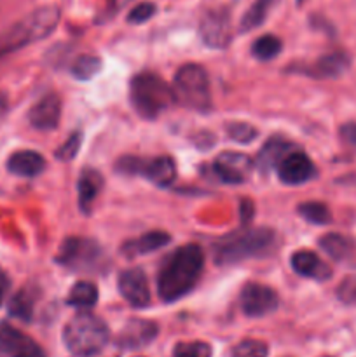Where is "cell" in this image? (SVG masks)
<instances>
[{
    "instance_id": "cell-3",
    "label": "cell",
    "mask_w": 356,
    "mask_h": 357,
    "mask_svg": "<svg viewBox=\"0 0 356 357\" xmlns=\"http://www.w3.org/2000/svg\"><path fill=\"white\" fill-rule=\"evenodd\" d=\"M59 23V9L56 6H44L35 9L10 24L6 31L0 33V56L16 52L34 42L42 40L56 30Z\"/></svg>"
},
{
    "instance_id": "cell-18",
    "label": "cell",
    "mask_w": 356,
    "mask_h": 357,
    "mask_svg": "<svg viewBox=\"0 0 356 357\" xmlns=\"http://www.w3.org/2000/svg\"><path fill=\"white\" fill-rule=\"evenodd\" d=\"M45 159L38 152L34 150H20L14 152L7 159V169L9 173L16 174L21 178H34L44 171Z\"/></svg>"
},
{
    "instance_id": "cell-10",
    "label": "cell",
    "mask_w": 356,
    "mask_h": 357,
    "mask_svg": "<svg viewBox=\"0 0 356 357\" xmlns=\"http://www.w3.org/2000/svg\"><path fill=\"white\" fill-rule=\"evenodd\" d=\"M199 33L208 47L223 49L232 38V24L225 9H213L205 13L199 23Z\"/></svg>"
},
{
    "instance_id": "cell-7",
    "label": "cell",
    "mask_w": 356,
    "mask_h": 357,
    "mask_svg": "<svg viewBox=\"0 0 356 357\" xmlns=\"http://www.w3.org/2000/svg\"><path fill=\"white\" fill-rule=\"evenodd\" d=\"M115 171L128 176H143L157 187H170L177 178L175 160L168 155L152 157V159L135 155L122 157L115 164Z\"/></svg>"
},
{
    "instance_id": "cell-29",
    "label": "cell",
    "mask_w": 356,
    "mask_h": 357,
    "mask_svg": "<svg viewBox=\"0 0 356 357\" xmlns=\"http://www.w3.org/2000/svg\"><path fill=\"white\" fill-rule=\"evenodd\" d=\"M101 70V59L93 54H82L73 61L72 75L79 80H89Z\"/></svg>"
},
{
    "instance_id": "cell-15",
    "label": "cell",
    "mask_w": 356,
    "mask_h": 357,
    "mask_svg": "<svg viewBox=\"0 0 356 357\" xmlns=\"http://www.w3.org/2000/svg\"><path fill=\"white\" fill-rule=\"evenodd\" d=\"M61 117V100L58 94L49 93L42 96L28 112V122L31 128L38 131H51L56 129Z\"/></svg>"
},
{
    "instance_id": "cell-37",
    "label": "cell",
    "mask_w": 356,
    "mask_h": 357,
    "mask_svg": "<svg viewBox=\"0 0 356 357\" xmlns=\"http://www.w3.org/2000/svg\"><path fill=\"white\" fill-rule=\"evenodd\" d=\"M9 286H10L9 278H7L6 272L0 271V305H2L3 296H6V293H7V289H9Z\"/></svg>"
},
{
    "instance_id": "cell-27",
    "label": "cell",
    "mask_w": 356,
    "mask_h": 357,
    "mask_svg": "<svg viewBox=\"0 0 356 357\" xmlns=\"http://www.w3.org/2000/svg\"><path fill=\"white\" fill-rule=\"evenodd\" d=\"M281 40L274 35H262L251 44V54L260 61H269L281 52Z\"/></svg>"
},
{
    "instance_id": "cell-28",
    "label": "cell",
    "mask_w": 356,
    "mask_h": 357,
    "mask_svg": "<svg viewBox=\"0 0 356 357\" xmlns=\"http://www.w3.org/2000/svg\"><path fill=\"white\" fill-rule=\"evenodd\" d=\"M9 314L16 319L30 321L34 316V298L27 289H21L10 298L9 302Z\"/></svg>"
},
{
    "instance_id": "cell-39",
    "label": "cell",
    "mask_w": 356,
    "mask_h": 357,
    "mask_svg": "<svg viewBox=\"0 0 356 357\" xmlns=\"http://www.w3.org/2000/svg\"><path fill=\"white\" fill-rule=\"evenodd\" d=\"M299 2H304V0H299Z\"/></svg>"
},
{
    "instance_id": "cell-33",
    "label": "cell",
    "mask_w": 356,
    "mask_h": 357,
    "mask_svg": "<svg viewBox=\"0 0 356 357\" xmlns=\"http://www.w3.org/2000/svg\"><path fill=\"white\" fill-rule=\"evenodd\" d=\"M80 145H82V135L80 132H72L70 138L56 150V159L59 160H72L75 159V155L79 153Z\"/></svg>"
},
{
    "instance_id": "cell-11",
    "label": "cell",
    "mask_w": 356,
    "mask_h": 357,
    "mask_svg": "<svg viewBox=\"0 0 356 357\" xmlns=\"http://www.w3.org/2000/svg\"><path fill=\"white\" fill-rule=\"evenodd\" d=\"M253 160L239 152H223L213 162V173L222 183L239 185L250 178Z\"/></svg>"
},
{
    "instance_id": "cell-14",
    "label": "cell",
    "mask_w": 356,
    "mask_h": 357,
    "mask_svg": "<svg viewBox=\"0 0 356 357\" xmlns=\"http://www.w3.org/2000/svg\"><path fill=\"white\" fill-rule=\"evenodd\" d=\"M117 288L122 298L136 309H143L150 303L149 282L142 268H128L121 272L117 279Z\"/></svg>"
},
{
    "instance_id": "cell-34",
    "label": "cell",
    "mask_w": 356,
    "mask_h": 357,
    "mask_svg": "<svg viewBox=\"0 0 356 357\" xmlns=\"http://www.w3.org/2000/svg\"><path fill=\"white\" fill-rule=\"evenodd\" d=\"M337 296L346 305H356V274L342 279L337 288Z\"/></svg>"
},
{
    "instance_id": "cell-13",
    "label": "cell",
    "mask_w": 356,
    "mask_h": 357,
    "mask_svg": "<svg viewBox=\"0 0 356 357\" xmlns=\"http://www.w3.org/2000/svg\"><path fill=\"white\" fill-rule=\"evenodd\" d=\"M0 351L9 357H47L34 338L7 323H0Z\"/></svg>"
},
{
    "instance_id": "cell-38",
    "label": "cell",
    "mask_w": 356,
    "mask_h": 357,
    "mask_svg": "<svg viewBox=\"0 0 356 357\" xmlns=\"http://www.w3.org/2000/svg\"><path fill=\"white\" fill-rule=\"evenodd\" d=\"M7 110H9V100H7L6 94L0 93V119L7 114Z\"/></svg>"
},
{
    "instance_id": "cell-36",
    "label": "cell",
    "mask_w": 356,
    "mask_h": 357,
    "mask_svg": "<svg viewBox=\"0 0 356 357\" xmlns=\"http://www.w3.org/2000/svg\"><path fill=\"white\" fill-rule=\"evenodd\" d=\"M341 136L348 145L355 146L356 149V122H349L341 128Z\"/></svg>"
},
{
    "instance_id": "cell-6",
    "label": "cell",
    "mask_w": 356,
    "mask_h": 357,
    "mask_svg": "<svg viewBox=\"0 0 356 357\" xmlns=\"http://www.w3.org/2000/svg\"><path fill=\"white\" fill-rule=\"evenodd\" d=\"M175 98L184 107L195 112H208L212 108V91H209L208 73L199 65H184L175 73Z\"/></svg>"
},
{
    "instance_id": "cell-19",
    "label": "cell",
    "mask_w": 356,
    "mask_h": 357,
    "mask_svg": "<svg viewBox=\"0 0 356 357\" xmlns=\"http://www.w3.org/2000/svg\"><path fill=\"white\" fill-rule=\"evenodd\" d=\"M171 241V237L166 232L161 230H152V232H145L143 236L136 237V239L128 241L122 244V253L128 258L142 257V255L152 253V251L159 250V248L166 246Z\"/></svg>"
},
{
    "instance_id": "cell-12",
    "label": "cell",
    "mask_w": 356,
    "mask_h": 357,
    "mask_svg": "<svg viewBox=\"0 0 356 357\" xmlns=\"http://www.w3.org/2000/svg\"><path fill=\"white\" fill-rule=\"evenodd\" d=\"M278 178L286 185H302L313 180L316 176V167L313 160L299 150H292L281 159V162L276 166Z\"/></svg>"
},
{
    "instance_id": "cell-8",
    "label": "cell",
    "mask_w": 356,
    "mask_h": 357,
    "mask_svg": "<svg viewBox=\"0 0 356 357\" xmlns=\"http://www.w3.org/2000/svg\"><path fill=\"white\" fill-rule=\"evenodd\" d=\"M56 261L73 271H94L101 264V250L91 239L68 237L59 246Z\"/></svg>"
},
{
    "instance_id": "cell-2",
    "label": "cell",
    "mask_w": 356,
    "mask_h": 357,
    "mask_svg": "<svg viewBox=\"0 0 356 357\" xmlns=\"http://www.w3.org/2000/svg\"><path fill=\"white\" fill-rule=\"evenodd\" d=\"M279 237L272 229L258 227L244 232L230 234L213 248V257L220 265L239 264L251 258H267L278 251Z\"/></svg>"
},
{
    "instance_id": "cell-5",
    "label": "cell",
    "mask_w": 356,
    "mask_h": 357,
    "mask_svg": "<svg viewBox=\"0 0 356 357\" xmlns=\"http://www.w3.org/2000/svg\"><path fill=\"white\" fill-rule=\"evenodd\" d=\"M110 331L103 319L89 312H80L68 321L63 330V342L75 357L100 354L108 344Z\"/></svg>"
},
{
    "instance_id": "cell-32",
    "label": "cell",
    "mask_w": 356,
    "mask_h": 357,
    "mask_svg": "<svg viewBox=\"0 0 356 357\" xmlns=\"http://www.w3.org/2000/svg\"><path fill=\"white\" fill-rule=\"evenodd\" d=\"M175 357H212V347L205 342H185L175 347Z\"/></svg>"
},
{
    "instance_id": "cell-26",
    "label": "cell",
    "mask_w": 356,
    "mask_h": 357,
    "mask_svg": "<svg viewBox=\"0 0 356 357\" xmlns=\"http://www.w3.org/2000/svg\"><path fill=\"white\" fill-rule=\"evenodd\" d=\"M299 215L302 216L306 222L314 223V225H327L332 222V213L327 204L316 201L302 202L299 204Z\"/></svg>"
},
{
    "instance_id": "cell-23",
    "label": "cell",
    "mask_w": 356,
    "mask_h": 357,
    "mask_svg": "<svg viewBox=\"0 0 356 357\" xmlns=\"http://www.w3.org/2000/svg\"><path fill=\"white\" fill-rule=\"evenodd\" d=\"M98 302V288L96 284L89 281H79L72 286L68 293L66 303L79 309H89Z\"/></svg>"
},
{
    "instance_id": "cell-25",
    "label": "cell",
    "mask_w": 356,
    "mask_h": 357,
    "mask_svg": "<svg viewBox=\"0 0 356 357\" xmlns=\"http://www.w3.org/2000/svg\"><path fill=\"white\" fill-rule=\"evenodd\" d=\"M348 68V59L341 52H334V54H328L325 58H321L320 61L314 65V75L316 77H337L341 75L344 70Z\"/></svg>"
},
{
    "instance_id": "cell-24",
    "label": "cell",
    "mask_w": 356,
    "mask_h": 357,
    "mask_svg": "<svg viewBox=\"0 0 356 357\" xmlns=\"http://www.w3.org/2000/svg\"><path fill=\"white\" fill-rule=\"evenodd\" d=\"M272 2L274 0H255L250 9L244 13V16L241 17L239 30L244 33V31H251L260 26L265 21V17H267L269 10H271Z\"/></svg>"
},
{
    "instance_id": "cell-22",
    "label": "cell",
    "mask_w": 356,
    "mask_h": 357,
    "mask_svg": "<svg viewBox=\"0 0 356 357\" xmlns=\"http://www.w3.org/2000/svg\"><path fill=\"white\" fill-rule=\"evenodd\" d=\"M290 149H292V145H290L288 142H285V139L281 138L269 139V142L264 145V149H262L260 155H258V166H260V169L269 171L271 167L278 166V164L281 162L283 157H285L286 153L292 152Z\"/></svg>"
},
{
    "instance_id": "cell-17",
    "label": "cell",
    "mask_w": 356,
    "mask_h": 357,
    "mask_svg": "<svg viewBox=\"0 0 356 357\" xmlns=\"http://www.w3.org/2000/svg\"><path fill=\"white\" fill-rule=\"evenodd\" d=\"M290 265H292L293 271L297 272L302 278H311L316 279V281H325L332 275L330 267H328L325 261L320 260L316 253L307 250L295 251L290 258Z\"/></svg>"
},
{
    "instance_id": "cell-4",
    "label": "cell",
    "mask_w": 356,
    "mask_h": 357,
    "mask_svg": "<svg viewBox=\"0 0 356 357\" xmlns=\"http://www.w3.org/2000/svg\"><path fill=\"white\" fill-rule=\"evenodd\" d=\"M129 100L143 119H156L177 101L175 91L157 73H136L129 84Z\"/></svg>"
},
{
    "instance_id": "cell-30",
    "label": "cell",
    "mask_w": 356,
    "mask_h": 357,
    "mask_svg": "<svg viewBox=\"0 0 356 357\" xmlns=\"http://www.w3.org/2000/svg\"><path fill=\"white\" fill-rule=\"evenodd\" d=\"M225 129L230 139H234L237 143H243V145L251 143L258 136L257 129L253 126L246 124V122H230V124H227Z\"/></svg>"
},
{
    "instance_id": "cell-31",
    "label": "cell",
    "mask_w": 356,
    "mask_h": 357,
    "mask_svg": "<svg viewBox=\"0 0 356 357\" xmlns=\"http://www.w3.org/2000/svg\"><path fill=\"white\" fill-rule=\"evenodd\" d=\"M267 345L260 340H243L232 351V357H267Z\"/></svg>"
},
{
    "instance_id": "cell-20",
    "label": "cell",
    "mask_w": 356,
    "mask_h": 357,
    "mask_svg": "<svg viewBox=\"0 0 356 357\" xmlns=\"http://www.w3.org/2000/svg\"><path fill=\"white\" fill-rule=\"evenodd\" d=\"M101 187H103V178L96 169L86 167L80 173L79 181H77V192H79V208L84 213L91 211V206L100 194Z\"/></svg>"
},
{
    "instance_id": "cell-1",
    "label": "cell",
    "mask_w": 356,
    "mask_h": 357,
    "mask_svg": "<svg viewBox=\"0 0 356 357\" xmlns=\"http://www.w3.org/2000/svg\"><path fill=\"white\" fill-rule=\"evenodd\" d=\"M205 268V253L198 244H185L164 260L157 272V293L166 303L177 302L194 289Z\"/></svg>"
},
{
    "instance_id": "cell-16",
    "label": "cell",
    "mask_w": 356,
    "mask_h": 357,
    "mask_svg": "<svg viewBox=\"0 0 356 357\" xmlns=\"http://www.w3.org/2000/svg\"><path fill=\"white\" fill-rule=\"evenodd\" d=\"M157 324L145 319H131L119 333L117 344L124 349H140L156 338Z\"/></svg>"
},
{
    "instance_id": "cell-35",
    "label": "cell",
    "mask_w": 356,
    "mask_h": 357,
    "mask_svg": "<svg viewBox=\"0 0 356 357\" xmlns=\"http://www.w3.org/2000/svg\"><path fill=\"white\" fill-rule=\"evenodd\" d=\"M156 14V3L152 2H142L138 6L133 7L128 14V23L133 24H142L145 21H149L150 17Z\"/></svg>"
},
{
    "instance_id": "cell-9",
    "label": "cell",
    "mask_w": 356,
    "mask_h": 357,
    "mask_svg": "<svg viewBox=\"0 0 356 357\" xmlns=\"http://www.w3.org/2000/svg\"><path fill=\"white\" fill-rule=\"evenodd\" d=\"M278 295L274 289L260 282H248L239 293V303L248 317H264L278 309Z\"/></svg>"
},
{
    "instance_id": "cell-21",
    "label": "cell",
    "mask_w": 356,
    "mask_h": 357,
    "mask_svg": "<svg viewBox=\"0 0 356 357\" xmlns=\"http://www.w3.org/2000/svg\"><path fill=\"white\" fill-rule=\"evenodd\" d=\"M320 246L334 260H346L355 251V243L342 234H327L320 239Z\"/></svg>"
}]
</instances>
